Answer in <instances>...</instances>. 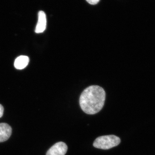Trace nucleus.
Returning a JSON list of instances; mask_svg holds the SVG:
<instances>
[{
    "label": "nucleus",
    "instance_id": "nucleus-3",
    "mask_svg": "<svg viewBox=\"0 0 155 155\" xmlns=\"http://www.w3.org/2000/svg\"><path fill=\"white\" fill-rule=\"evenodd\" d=\"M67 150L68 147L66 143L63 142H59L50 148L46 155H65Z\"/></svg>",
    "mask_w": 155,
    "mask_h": 155
},
{
    "label": "nucleus",
    "instance_id": "nucleus-6",
    "mask_svg": "<svg viewBox=\"0 0 155 155\" xmlns=\"http://www.w3.org/2000/svg\"><path fill=\"white\" fill-rule=\"evenodd\" d=\"M29 59L26 56H20L18 57L14 62V67L17 69H24L28 65Z\"/></svg>",
    "mask_w": 155,
    "mask_h": 155
},
{
    "label": "nucleus",
    "instance_id": "nucleus-7",
    "mask_svg": "<svg viewBox=\"0 0 155 155\" xmlns=\"http://www.w3.org/2000/svg\"><path fill=\"white\" fill-rule=\"evenodd\" d=\"M86 1L90 5H95L100 2V0H86Z\"/></svg>",
    "mask_w": 155,
    "mask_h": 155
},
{
    "label": "nucleus",
    "instance_id": "nucleus-8",
    "mask_svg": "<svg viewBox=\"0 0 155 155\" xmlns=\"http://www.w3.org/2000/svg\"><path fill=\"white\" fill-rule=\"evenodd\" d=\"M4 109L2 105L0 104V118L3 116L4 114Z\"/></svg>",
    "mask_w": 155,
    "mask_h": 155
},
{
    "label": "nucleus",
    "instance_id": "nucleus-4",
    "mask_svg": "<svg viewBox=\"0 0 155 155\" xmlns=\"http://www.w3.org/2000/svg\"><path fill=\"white\" fill-rule=\"evenodd\" d=\"M12 128L5 123H0V143L8 140L12 134Z\"/></svg>",
    "mask_w": 155,
    "mask_h": 155
},
{
    "label": "nucleus",
    "instance_id": "nucleus-5",
    "mask_svg": "<svg viewBox=\"0 0 155 155\" xmlns=\"http://www.w3.org/2000/svg\"><path fill=\"white\" fill-rule=\"evenodd\" d=\"M47 19L46 14L44 11H40L38 13V22L35 28L36 33H41L44 32L46 28Z\"/></svg>",
    "mask_w": 155,
    "mask_h": 155
},
{
    "label": "nucleus",
    "instance_id": "nucleus-1",
    "mask_svg": "<svg viewBox=\"0 0 155 155\" xmlns=\"http://www.w3.org/2000/svg\"><path fill=\"white\" fill-rule=\"evenodd\" d=\"M105 99L104 90L97 85H92L82 92L79 98V104L84 113L93 115L102 110Z\"/></svg>",
    "mask_w": 155,
    "mask_h": 155
},
{
    "label": "nucleus",
    "instance_id": "nucleus-2",
    "mask_svg": "<svg viewBox=\"0 0 155 155\" xmlns=\"http://www.w3.org/2000/svg\"><path fill=\"white\" fill-rule=\"evenodd\" d=\"M121 140L114 135L103 136L96 139L93 146L97 148L108 150L117 146L120 143Z\"/></svg>",
    "mask_w": 155,
    "mask_h": 155
}]
</instances>
